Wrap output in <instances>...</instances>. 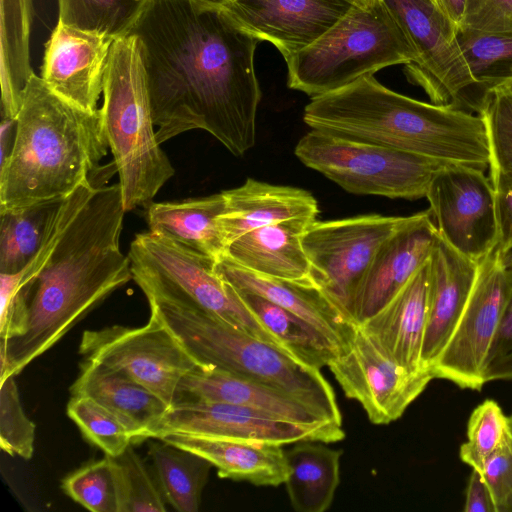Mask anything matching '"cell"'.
I'll return each mask as SVG.
<instances>
[{
	"label": "cell",
	"mask_w": 512,
	"mask_h": 512,
	"mask_svg": "<svg viewBox=\"0 0 512 512\" xmlns=\"http://www.w3.org/2000/svg\"><path fill=\"white\" fill-rule=\"evenodd\" d=\"M70 392L91 397L112 411L129 430L133 444L152 438L170 408L157 394L124 373L85 358Z\"/></svg>",
	"instance_id": "24"
},
{
	"label": "cell",
	"mask_w": 512,
	"mask_h": 512,
	"mask_svg": "<svg viewBox=\"0 0 512 512\" xmlns=\"http://www.w3.org/2000/svg\"><path fill=\"white\" fill-rule=\"evenodd\" d=\"M407 219L369 214L314 220L304 232L312 283L350 319L357 290L376 253Z\"/></svg>",
	"instance_id": "11"
},
{
	"label": "cell",
	"mask_w": 512,
	"mask_h": 512,
	"mask_svg": "<svg viewBox=\"0 0 512 512\" xmlns=\"http://www.w3.org/2000/svg\"><path fill=\"white\" fill-rule=\"evenodd\" d=\"M313 221L290 219L252 230L230 242L223 256L264 276L313 284L302 244Z\"/></svg>",
	"instance_id": "27"
},
{
	"label": "cell",
	"mask_w": 512,
	"mask_h": 512,
	"mask_svg": "<svg viewBox=\"0 0 512 512\" xmlns=\"http://www.w3.org/2000/svg\"><path fill=\"white\" fill-rule=\"evenodd\" d=\"M481 473L496 512H512V437L487 460Z\"/></svg>",
	"instance_id": "43"
},
{
	"label": "cell",
	"mask_w": 512,
	"mask_h": 512,
	"mask_svg": "<svg viewBox=\"0 0 512 512\" xmlns=\"http://www.w3.org/2000/svg\"><path fill=\"white\" fill-rule=\"evenodd\" d=\"M79 353L124 373L169 407L177 402L182 378L201 365L151 311L141 327L113 325L84 331Z\"/></svg>",
	"instance_id": "13"
},
{
	"label": "cell",
	"mask_w": 512,
	"mask_h": 512,
	"mask_svg": "<svg viewBox=\"0 0 512 512\" xmlns=\"http://www.w3.org/2000/svg\"><path fill=\"white\" fill-rule=\"evenodd\" d=\"M287 85L320 96L394 65H410L417 52L383 0H357L311 45L284 59Z\"/></svg>",
	"instance_id": "7"
},
{
	"label": "cell",
	"mask_w": 512,
	"mask_h": 512,
	"mask_svg": "<svg viewBox=\"0 0 512 512\" xmlns=\"http://www.w3.org/2000/svg\"><path fill=\"white\" fill-rule=\"evenodd\" d=\"M66 412L82 435L105 455L116 457L133 444L122 421L91 397L71 395Z\"/></svg>",
	"instance_id": "37"
},
{
	"label": "cell",
	"mask_w": 512,
	"mask_h": 512,
	"mask_svg": "<svg viewBox=\"0 0 512 512\" xmlns=\"http://www.w3.org/2000/svg\"><path fill=\"white\" fill-rule=\"evenodd\" d=\"M198 4H201L206 7L215 8V9H222L227 4L232 2L233 0H192Z\"/></svg>",
	"instance_id": "48"
},
{
	"label": "cell",
	"mask_w": 512,
	"mask_h": 512,
	"mask_svg": "<svg viewBox=\"0 0 512 512\" xmlns=\"http://www.w3.org/2000/svg\"><path fill=\"white\" fill-rule=\"evenodd\" d=\"M235 290L246 307L300 363L320 370L339 353L332 342L306 320L255 293Z\"/></svg>",
	"instance_id": "31"
},
{
	"label": "cell",
	"mask_w": 512,
	"mask_h": 512,
	"mask_svg": "<svg viewBox=\"0 0 512 512\" xmlns=\"http://www.w3.org/2000/svg\"><path fill=\"white\" fill-rule=\"evenodd\" d=\"M132 445L112 457L119 512H165L167 502L156 475Z\"/></svg>",
	"instance_id": "36"
},
{
	"label": "cell",
	"mask_w": 512,
	"mask_h": 512,
	"mask_svg": "<svg viewBox=\"0 0 512 512\" xmlns=\"http://www.w3.org/2000/svg\"><path fill=\"white\" fill-rule=\"evenodd\" d=\"M223 193L226 204L218 224L225 247L252 230L290 219L316 220L319 212L311 193L254 179Z\"/></svg>",
	"instance_id": "25"
},
{
	"label": "cell",
	"mask_w": 512,
	"mask_h": 512,
	"mask_svg": "<svg viewBox=\"0 0 512 512\" xmlns=\"http://www.w3.org/2000/svg\"><path fill=\"white\" fill-rule=\"evenodd\" d=\"M307 167L358 195L414 200L426 196L447 163L311 129L294 151Z\"/></svg>",
	"instance_id": "9"
},
{
	"label": "cell",
	"mask_w": 512,
	"mask_h": 512,
	"mask_svg": "<svg viewBox=\"0 0 512 512\" xmlns=\"http://www.w3.org/2000/svg\"><path fill=\"white\" fill-rule=\"evenodd\" d=\"M429 263V310L422 360L431 371L467 303L478 263L460 254L439 234Z\"/></svg>",
	"instance_id": "23"
},
{
	"label": "cell",
	"mask_w": 512,
	"mask_h": 512,
	"mask_svg": "<svg viewBox=\"0 0 512 512\" xmlns=\"http://www.w3.org/2000/svg\"><path fill=\"white\" fill-rule=\"evenodd\" d=\"M511 273L496 248L478 263L476 278L463 312L431 368L434 378L461 388L481 390L490 354L511 292Z\"/></svg>",
	"instance_id": "12"
},
{
	"label": "cell",
	"mask_w": 512,
	"mask_h": 512,
	"mask_svg": "<svg viewBox=\"0 0 512 512\" xmlns=\"http://www.w3.org/2000/svg\"><path fill=\"white\" fill-rule=\"evenodd\" d=\"M118 183L82 184L66 197L43 246L21 271L28 286L27 322L0 340V379L18 375L91 310L133 279L120 248L125 214Z\"/></svg>",
	"instance_id": "2"
},
{
	"label": "cell",
	"mask_w": 512,
	"mask_h": 512,
	"mask_svg": "<svg viewBox=\"0 0 512 512\" xmlns=\"http://www.w3.org/2000/svg\"><path fill=\"white\" fill-rule=\"evenodd\" d=\"M186 400L232 403L304 426L342 428L285 392L212 366L199 365L182 378L177 402Z\"/></svg>",
	"instance_id": "21"
},
{
	"label": "cell",
	"mask_w": 512,
	"mask_h": 512,
	"mask_svg": "<svg viewBox=\"0 0 512 512\" xmlns=\"http://www.w3.org/2000/svg\"><path fill=\"white\" fill-rule=\"evenodd\" d=\"M150 311L201 365L212 366L285 392L325 420L342 425L332 386L280 348L199 309L147 299Z\"/></svg>",
	"instance_id": "5"
},
{
	"label": "cell",
	"mask_w": 512,
	"mask_h": 512,
	"mask_svg": "<svg viewBox=\"0 0 512 512\" xmlns=\"http://www.w3.org/2000/svg\"><path fill=\"white\" fill-rule=\"evenodd\" d=\"M480 116L490 151V176L512 173V90L506 85L492 90Z\"/></svg>",
	"instance_id": "40"
},
{
	"label": "cell",
	"mask_w": 512,
	"mask_h": 512,
	"mask_svg": "<svg viewBox=\"0 0 512 512\" xmlns=\"http://www.w3.org/2000/svg\"><path fill=\"white\" fill-rule=\"evenodd\" d=\"M225 204L223 191L178 201H152L146 207L148 231L217 260L226 249L218 224Z\"/></svg>",
	"instance_id": "28"
},
{
	"label": "cell",
	"mask_w": 512,
	"mask_h": 512,
	"mask_svg": "<svg viewBox=\"0 0 512 512\" xmlns=\"http://www.w3.org/2000/svg\"><path fill=\"white\" fill-rule=\"evenodd\" d=\"M9 156L0 163V211L63 200L90 180L117 172L101 166L109 148L100 109L88 111L53 92L35 73L15 118Z\"/></svg>",
	"instance_id": "3"
},
{
	"label": "cell",
	"mask_w": 512,
	"mask_h": 512,
	"mask_svg": "<svg viewBox=\"0 0 512 512\" xmlns=\"http://www.w3.org/2000/svg\"><path fill=\"white\" fill-rule=\"evenodd\" d=\"M512 437L510 419L500 405L486 399L471 413L467 440L460 446L462 462L482 472L487 460Z\"/></svg>",
	"instance_id": "38"
},
{
	"label": "cell",
	"mask_w": 512,
	"mask_h": 512,
	"mask_svg": "<svg viewBox=\"0 0 512 512\" xmlns=\"http://www.w3.org/2000/svg\"><path fill=\"white\" fill-rule=\"evenodd\" d=\"M406 32L416 62L405 66L408 79L431 103L479 115L483 102L460 49L457 26L430 0H383Z\"/></svg>",
	"instance_id": "10"
},
{
	"label": "cell",
	"mask_w": 512,
	"mask_h": 512,
	"mask_svg": "<svg viewBox=\"0 0 512 512\" xmlns=\"http://www.w3.org/2000/svg\"><path fill=\"white\" fill-rule=\"evenodd\" d=\"M148 454L166 502L179 512H197L212 464L163 440L151 442Z\"/></svg>",
	"instance_id": "32"
},
{
	"label": "cell",
	"mask_w": 512,
	"mask_h": 512,
	"mask_svg": "<svg viewBox=\"0 0 512 512\" xmlns=\"http://www.w3.org/2000/svg\"><path fill=\"white\" fill-rule=\"evenodd\" d=\"M116 39L58 20L45 44L41 78L70 103L96 111L103 92L111 47Z\"/></svg>",
	"instance_id": "18"
},
{
	"label": "cell",
	"mask_w": 512,
	"mask_h": 512,
	"mask_svg": "<svg viewBox=\"0 0 512 512\" xmlns=\"http://www.w3.org/2000/svg\"><path fill=\"white\" fill-rule=\"evenodd\" d=\"M131 34L141 43L161 144L201 129L234 156L255 145L257 38L192 0H151Z\"/></svg>",
	"instance_id": "1"
},
{
	"label": "cell",
	"mask_w": 512,
	"mask_h": 512,
	"mask_svg": "<svg viewBox=\"0 0 512 512\" xmlns=\"http://www.w3.org/2000/svg\"><path fill=\"white\" fill-rule=\"evenodd\" d=\"M467 0H437L439 9L457 27L461 24Z\"/></svg>",
	"instance_id": "47"
},
{
	"label": "cell",
	"mask_w": 512,
	"mask_h": 512,
	"mask_svg": "<svg viewBox=\"0 0 512 512\" xmlns=\"http://www.w3.org/2000/svg\"><path fill=\"white\" fill-rule=\"evenodd\" d=\"M438 234L463 256L479 263L499 245L494 188L485 171L447 164L426 196Z\"/></svg>",
	"instance_id": "14"
},
{
	"label": "cell",
	"mask_w": 512,
	"mask_h": 512,
	"mask_svg": "<svg viewBox=\"0 0 512 512\" xmlns=\"http://www.w3.org/2000/svg\"><path fill=\"white\" fill-rule=\"evenodd\" d=\"M310 129L486 171L490 151L480 115L395 92L374 75L311 98Z\"/></svg>",
	"instance_id": "4"
},
{
	"label": "cell",
	"mask_w": 512,
	"mask_h": 512,
	"mask_svg": "<svg viewBox=\"0 0 512 512\" xmlns=\"http://www.w3.org/2000/svg\"><path fill=\"white\" fill-rule=\"evenodd\" d=\"M35 424L21 405L15 376L0 379V447L10 456L30 459L34 452Z\"/></svg>",
	"instance_id": "41"
},
{
	"label": "cell",
	"mask_w": 512,
	"mask_h": 512,
	"mask_svg": "<svg viewBox=\"0 0 512 512\" xmlns=\"http://www.w3.org/2000/svg\"><path fill=\"white\" fill-rule=\"evenodd\" d=\"M505 262L511 273L512 281V250L504 255ZM512 351V285L510 296L504 311L502 322L493 344L489 366Z\"/></svg>",
	"instance_id": "46"
},
{
	"label": "cell",
	"mask_w": 512,
	"mask_h": 512,
	"mask_svg": "<svg viewBox=\"0 0 512 512\" xmlns=\"http://www.w3.org/2000/svg\"><path fill=\"white\" fill-rule=\"evenodd\" d=\"M458 27L482 33L512 32V0H467Z\"/></svg>",
	"instance_id": "42"
},
{
	"label": "cell",
	"mask_w": 512,
	"mask_h": 512,
	"mask_svg": "<svg viewBox=\"0 0 512 512\" xmlns=\"http://www.w3.org/2000/svg\"><path fill=\"white\" fill-rule=\"evenodd\" d=\"M151 0H58L59 21L114 39L131 34Z\"/></svg>",
	"instance_id": "35"
},
{
	"label": "cell",
	"mask_w": 512,
	"mask_h": 512,
	"mask_svg": "<svg viewBox=\"0 0 512 512\" xmlns=\"http://www.w3.org/2000/svg\"><path fill=\"white\" fill-rule=\"evenodd\" d=\"M100 109L126 212L147 207L174 174L156 137L141 43L135 34L114 41Z\"/></svg>",
	"instance_id": "6"
},
{
	"label": "cell",
	"mask_w": 512,
	"mask_h": 512,
	"mask_svg": "<svg viewBox=\"0 0 512 512\" xmlns=\"http://www.w3.org/2000/svg\"><path fill=\"white\" fill-rule=\"evenodd\" d=\"M429 292L428 260L384 307L360 324L388 355L412 372L427 369L422 351Z\"/></svg>",
	"instance_id": "22"
},
{
	"label": "cell",
	"mask_w": 512,
	"mask_h": 512,
	"mask_svg": "<svg viewBox=\"0 0 512 512\" xmlns=\"http://www.w3.org/2000/svg\"><path fill=\"white\" fill-rule=\"evenodd\" d=\"M463 510L465 512H496L490 490L480 471L472 469Z\"/></svg>",
	"instance_id": "45"
},
{
	"label": "cell",
	"mask_w": 512,
	"mask_h": 512,
	"mask_svg": "<svg viewBox=\"0 0 512 512\" xmlns=\"http://www.w3.org/2000/svg\"><path fill=\"white\" fill-rule=\"evenodd\" d=\"M438 231L428 210L407 221L376 253L355 296L352 317L360 325L384 307L430 258Z\"/></svg>",
	"instance_id": "19"
},
{
	"label": "cell",
	"mask_w": 512,
	"mask_h": 512,
	"mask_svg": "<svg viewBox=\"0 0 512 512\" xmlns=\"http://www.w3.org/2000/svg\"><path fill=\"white\" fill-rule=\"evenodd\" d=\"M63 200L0 211V273H16L34 258L51 231Z\"/></svg>",
	"instance_id": "33"
},
{
	"label": "cell",
	"mask_w": 512,
	"mask_h": 512,
	"mask_svg": "<svg viewBox=\"0 0 512 512\" xmlns=\"http://www.w3.org/2000/svg\"><path fill=\"white\" fill-rule=\"evenodd\" d=\"M128 256L133 280L147 299L202 310L288 353L218 275L216 259L150 231L135 236Z\"/></svg>",
	"instance_id": "8"
},
{
	"label": "cell",
	"mask_w": 512,
	"mask_h": 512,
	"mask_svg": "<svg viewBox=\"0 0 512 512\" xmlns=\"http://www.w3.org/2000/svg\"><path fill=\"white\" fill-rule=\"evenodd\" d=\"M191 451L218 470V476L256 486H279L288 476L283 445L192 434L171 433L157 438Z\"/></svg>",
	"instance_id": "26"
},
{
	"label": "cell",
	"mask_w": 512,
	"mask_h": 512,
	"mask_svg": "<svg viewBox=\"0 0 512 512\" xmlns=\"http://www.w3.org/2000/svg\"><path fill=\"white\" fill-rule=\"evenodd\" d=\"M215 270L235 289L255 293L315 326L339 353L350 346L358 324L315 285L264 276L225 256L216 260Z\"/></svg>",
	"instance_id": "20"
},
{
	"label": "cell",
	"mask_w": 512,
	"mask_h": 512,
	"mask_svg": "<svg viewBox=\"0 0 512 512\" xmlns=\"http://www.w3.org/2000/svg\"><path fill=\"white\" fill-rule=\"evenodd\" d=\"M509 419H510V424H511V428H512V414H511V416H509Z\"/></svg>",
	"instance_id": "49"
},
{
	"label": "cell",
	"mask_w": 512,
	"mask_h": 512,
	"mask_svg": "<svg viewBox=\"0 0 512 512\" xmlns=\"http://www.w3.org/2000/svg\"><path fill=\"white\" fill-rule=\"evenodd\" d=\"M171 433L265 441L281 445L306 440L332 443L345 437L343 428L304 426L250 407L204 400L175 403L162 418L152 439Z\"/></svg>",
	"instance_id": "16"
},
{
	"label": "cell",
	"mask_w": 512,
	"mask_h": 512,
	"mask_svg": "<svg viewBox=\"0 0 512 512\" xmlns=\"http://www.w3.org/2000/svg\"><path fill=\"white\" fill-rule=\"evenodd\" d=\"M456 36L484 107L492 90L512 81V32L457 27Z\"/></svg>",
	"instance_id": "34"
},
{
	"label": "cell",
	"mask_w": 512,
	"mask_h": 512,
	"mask_svg": "<svg viewBox=\"0 0 512 512\" xmlns=\"http://www.w3.org/2000/svg\"><path fill=\"white\" fill-rule=\"evenodd\" d=\"M32 0H1V113L15 119L27 82Z\"/></svg>",
	"instance_id": "30"
},
{
	"label": "cell",
	"mask_w": 512,
	"mask_h": 512,
	"mask_svg": "<svg viewBox=\"0 0 512 512\" xmlns=\"http://www.w3.org/2000/svg\"><path fill=\"white\" fill-rule=\"evenodd\" d=\"M327 366L345 396L376 425L399 419L434 379L428 369L412 372L397 363L360 325L350 346Z\"/></svg>",
	"instance_id": "15"
},
{
	"label": "cell",
	"mask_w": 512,
	"mask_h": 512,
	"mask_svg": "<svg viewBox=\"0 0 512 512\" xmlns=\"http://www.w3.org/2000/svg\"><path fill=\"white\" fill-rule=\"evenodd\" d=\"M316 441H300L285 451L288 497L297 512H324L332 504L340 482L341 450Z\"/></svg>",
	"instance_id": "29"
},
{
	"label": "cell",
	"mask_w": 512,
	"mask_h": 512,
	"mask_svg": "<svg viewBox=\"0 0 512 512\" xmlns=\"http://www.w3.org/2000/svg\"><path fill=\"white\" fill-rule=\"evenodd\" d=\"M430 1H432L436 6H438V5H437V0H430ZM438 8H439V7H438Z\"/></svg>",
	"instance_id": "50"
},
{
	"label": "cell",
	"mask_w": 512,
	"mask_h": 512,
	"mask_svg": "<svg viewBox=\"0 0 512 512\" xmlns=\"http://www.w3.org/2000/svg\"><path fill=\"white\" fill-rule=\"evenodd\" d=\"M62 490L75 502L93 512H119L117 483L112 457L93 460L61 482Z\"/></svg>",
	"instance_id": "39"
},
{
	"label": "cell",
	"mask_w": 512,
	"mask_h": 512,
	"mask_svg": "<svg viewBox=\"0 0 512 512\" xmlns=\"http://www.w3.org/2000/svg\"><path fill=\"white\" fill-rule=\"evenodd\" d=\"M357 0H233L221 10L243 31L271 43L285 59L311 45Z\"/></svg>",
	"instance_id": "17"
},
{
	"label": "cell",
	"mask_w": 512,
	"mask_h": 512,
	"mask_svg": "<svg viewBox=\"0 0 512 512\" xmlns=\"http://www.w3.org/2000/svg\"><path fill=\"white\" fill-rule=\"evenodd\" d=\"M494 188L499 224L498 249L505 255L512 250V173L489 176Z\"/></svg>",
	"instance_id": "44"
}]
</instances>
